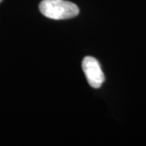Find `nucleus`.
Here are the masks:
<instances>
[{
    "label": "nucleus",
    "instance_id": "nucleus-3",
    "mask_svg": "<svg viewBox=\"0 0 146 146\" xmlns=\"http://www.w3.org/2000/svg\"><path fill=\"white\" fill-rule=\"evenodd\" d=\"M2 1H3V0H0V3H1V2H2Z\"/></svg>",
    "mask_w": 146,
    "mask_h": 146
},
{
    "label": "nucleus",
    "instance_id": "nucleus-1",
    "mask_svg": "<svg viewBox=\"0 0 146 146\" xmlns=\"http://www.w3.org/2000/svg\"><path fill=\"white\" fill-rule=\"evenodd\" d=\"M39 9L42 15L53 20L70 19L79 14L78 7L65 0H42Z\"/></svg>",
    "mask_w": 146,
    "mask_h": 146
},
{
    "label": "nucleus",
    "instance_id": "nucleus-2",
    "mask_svg": "<svg viewBox=\"0 0 146 146\" xmlns=\"http://www.w3.org/2000/svg\"><path fill=\"white\" fill-rule=\"evenodd\" d=\"M82 68L90 86L94 89L100 88L104 82L105 76L98 61L94 57H85L82 63Z\"/></svg>",
    "mask_w": 146,
    "mask_h": 146
}]
</instances>
